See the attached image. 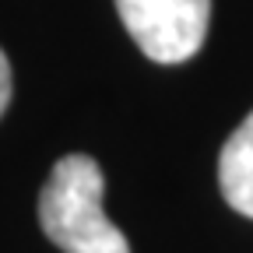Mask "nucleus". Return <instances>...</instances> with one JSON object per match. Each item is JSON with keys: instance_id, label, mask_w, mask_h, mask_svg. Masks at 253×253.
I'll list each match as a JSON object with an SVG mask.
<instances>
[{"instance_id": "1", "label": "nucleus", "mask_w": 253, "mask_h": 253, "mask_svg": "<svg viewBox=\"0 0 253 253\" xmlns=\"http://www.w3.org/2000/svg\"><path fill=\"white\" fill-rule=\"evenodd\" d=\"M39 225L63 253H130L106 214V176L91 155H63L39 194Z\"/></svg>"}, {"instance_id": "2", "label": "nucleus", "mask_w": 253, "mask_h": 253, "mask_svg": "<svg viewBox=\"0 0 253 253\" xmlns=\"http://www.w3.org/2000/svg\"><path fill=\"white\" fill-rule=\"evenodd\" d=\"M130 39L155 63H183L208 39L211 0H116Z\"/></svg>"}, {"instance_id": "3", "label": "nucleus", "mask_w": 253, "mask_h": 253, "mask_svg": "<svg viewBox=\"0 0 253 253\" xmlns=\"http://www.w3.org/2000/svg\"><path fill=\"white\" fill-rule=\"evenodd\" d=\"M218 186L232 211L253 218V113L229 134L218 155Z\"/></svg>"}, {"instance_id": "4", "label": "nucleus", "mask_w": 253, "mask_h": 253, "mask_svg": "<svg viewBox=\"0 0 253 253\" xmlns=\"http://www.w3.org/2000/svg\"><path fill=\"white\" fill-rule=\"evenodd\" d=\"M11 88H14V78H11V63L4 56V49H0V116H4L7 102H11Z\"/></svg>"}]
</instances>
